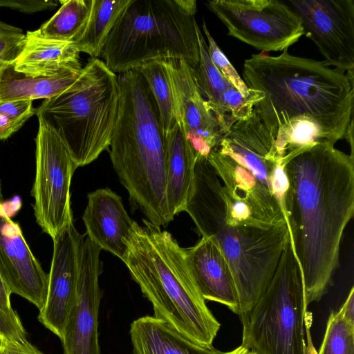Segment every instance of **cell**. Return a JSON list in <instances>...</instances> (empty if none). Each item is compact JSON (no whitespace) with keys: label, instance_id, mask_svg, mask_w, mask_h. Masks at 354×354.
Wrapping results in <instances>:
<instances>
[{"label":"cell","instance_id":"obj_29","mask_svg":"<svg viewBox=\"0 0 354 354\" xmlns=\"http://www.w3.org/2000/svg\"><path fill=\"white\" fill-rule=\"evenodd\" d=\"M34 114L31 100L0 101V140L17 131Z\"/></svg>","mask_w":354,"mask_h":354},{"label":"cell","instance_id":"obj_25","mask_svg":"<svg viewBox=\"0 0 354 354\" xmlns=\"http://www.w3.org/2000/svg\"><path fill=\"white\" fill-rule=\"evenodd\" d=\"M145 78L157 104L166 138L178 125L175 96L165 60L147 63L136 68Z\"/></svg>","mask_w":354,"mask_h":354},{"label":"cell","instance_id":"obj_5","mask_svg":"<svg viewBox=\"0 0 354 354\" xmlns=\"http://www.w3.org/2000/svg\"><path fill=\"white\" fill-rule=\"evenodd\" d=\"M135 221L124 264L151 303L154 317L171 324L196 342L212 345L221 327L192 277L185 248L167 231Z\"/></svg>","mask_w":354,"mask_h":354},{"label":"cell","instance_id":"obj_38","mask_svg":"<svg viewBox=\"0 0 354 354\" xmlns=\"http://www.w3.org/2000/svg\"><path fill=\"white\" fill-rule=\"evenodd\" d=\"M344 138H346L347 140V141L348 142V143L350 144V146H351V155L350 156L351 158H353V119L351 121V122L347 128Z\"/></svg>","mask_w":354,"mask_h":354},{"label":"cell","instance_id":"obj_16","mask_svg":"<svg viewBox=\"0 0 354 354\" xmlns=\"http://www.w3.org/2000/svg\"><path fill=\"white\" fill-rule=\"evenodd\" d=\"M0 274L10 292L41 311L46 303L48 274L32 253L19 225L0 207Z\"/></svg>","mask_w":354,"mask_h":354},{"label":"cell","instance_id":"obj_34","mask_svg":"<svg viewBox=\"0 0 354 354\" xmlns=\"http://www.w3.org/2000/svg\"><path fill=\"white\" fill-rule=\"evenodd\" d=\"M0 354H43L27 339L13 341L4 339Z\"/></svg>","mask_w":354,"mask_h":354},{"label":"cell","instance_id":"obj_20","mask_svg":"<svg viewBox=\"0 0 354 354\" xmlns=\"http://www.w3.org/2000/svg\"><path fill=\"white\" fill-rule=\"evenodd\" d=\"M132 354H234L205 345L183 334L169 322L145 316L130 326Z\"/></svg>","mask_w":354,"mask_h":354},{"label":"cell","instance_id":"obj_10","mask_svg":"<svg viewBox=\"0 0 354 354\" xmlns=\"http://www.w3.org/2000/svg\"><path fill=\"white\" fill-rule=\"evenodd\" d=\"M35 144L34 213L37 224L53 239L73 223L70 187L77 166L59 136L41 121Z\"/></svg>","mask_w":354,"mask_h":354},{"label":"cell","instance_id":"obj_35","mask_svg":"<svg viewBox=\"0 0 354 354\" xmlns=\"http://www.w3.org/2000/svg\"><path fill=\"white\" fill-rule=\"evenodd\" d=\"M10 295L11 292L0 274V308L8 314L15 315L16 313L12 310L10 304Z\"/></svg>","mask_w":354,"mask_h":354},{"label":"cell","instance_id":"obj_11","mask_svg":"<svg viewBox=\"0 0 354 354\" xmlns=\"http://www.w3.org/2000/svg\"><path fill=\"white\" fill-rule=\"evenodd\" d=\"M227 35L263 51H283L304 35L299 17L279 0H212L205 3Z\"/></svg>","mask_w":354,"mask_h":354},{"label":"cell","instance_id":"obj_8","mask_svg":"<svg viewBox=\"0 0 354 354\" xmlns=\"http://www.w3.org/2000/svg\"><path fill=\"white\" fill-rule=\"evenodd\" d=\"M301 272L290 239L274 275L241 320V346L257 354H304L307 312Z\"/></svg>","mask_w":354,"mask_h":354},{"label":"cell","instance_id":"obj_21","mask_svg":"<svg viewBox=\"0 0 354 354\" xmlns=\"http://www.w3.org/2000/svg\"><path fill=\"white\" fill-rule=\"evenodd\" d=\"M166 139V200L174 220L184 212L193 191L196 158L178 124Z\"/></svg>","mask_w":354,"mask_h":354},{"label":"cell","instance_id":"obj_19","mask_svg":"<svg viewBox=\"0 0 354 354\" xmlns=\"http://www.w3.org/2000/svg\"><path fill=\"white\" fill-rule=\"evenodd\" d=\"M11 65L15 72L29 77H51L82 70L73 43L44 38L37 30L25 34L21 51Z\"/></svg>","mask_w":354,"mask_h":354},{"label":"cell","instance_id":"obj_41","mask_svg":"<svg viewBox=\"0 0 354 354\" xmlns=\"http://www.w3.org/2000/svg\"><path fill=\"white\" fill-rule=\"evenodd\" d=\"M4 338L3 337V336L0 334V350L2 348V346H3V342H4Z\"/></svg>","mask_w":354,"mask_h":354},{"label":"cell","instance_id":"obj_1","mask_svg":"<svg viewBox=\"0 0 354 354\" xmlns=\"http://www.w3.org/2000/svg\"><path fill=\"white\" fill-rule=\"evenodd\" d=\"M243 81L261 97L252 111L288 158L316 142L344 139L353 119V78L323 61L284 50L277 56L253 54Z\"/></svg>","mask_w":354,"mask_h":354},{"label":"cell","instance_id":"obj_23","mask_svg":"<svg viewBox=\"0 0 354 354\" xmlns=\"http://www.w3.org/2000/svg\"><path fill=\"white\" fill-rule=\"evenodd\" d=\"M131 0H92L87 24L74 43L80 53L100 57L106 39Z\"/></svg>","mask_w":354,"mask_h":354},{"label":"cell","instance_id":"obj_3","mask_svg":"<svg viewBox=\"0 0 354 354\" xmlns=\"http://www.w3.org/2000/svg\"><path fill=\"white\" fill-rule=\"evenodd\" d=\"M186 212L198 232L212 239L226 259L239 303V317L252 311L270 283L290 239L288 223L254 224L230 216L223 187L207 158H197Z\"/></svg>","mask_w":354,"mask_h":354},{"label":"cell","instance_id":"obj_18","mask_svg":"<svg viewBox=\"0 0 354 354\" xmlns=\"http://www.w3.org/2000/svg\"><path fill=\"white\" fill-rule=\"evenodd\" d=\"M186 259L194 281L205 300L227 306L239 315L238 295L230 266L217 244L202 236L185 248Z\"/></svg>","mask_w":354,"mask_h":354},{"label":"cell","instance_id":"obj_24","mask_svg":"<svg viewBox=\"0 0 354 354\" xmlns=\"http://www.w3.org/2000/svg\"><path fill=\"white\" fill-rule=\"evenodd\" d=\"M57 12L37 30L43 37L75 43L82 33L89 18L92 0L59 1Z\"/></svg>","mask_w":354,"mask_h":354},{"label":"cell","instance_id":"obj_7","mask_svg":"<svg viewBox=\"0 0 354 354\" xmlns=\"http://www.w3.org/2000/svg\"><path fill=\"white\" fill-rule=\"evenodd\" d=\"M119 100L116 73L99 58H90L77 81L43 102L35 114L57 132L79 167L109 149Z\"/></svg>","mask_w":354,"mask_h":354},{"label":"cell","instance_id":"obj_39","mask_svg":"<svg viewBox=\"0 0 354 354\" xmlns=\"http://www.w3.org/2000/svg\"><path fill=\"white\" fill-rule=\"evenodd\" d=\"M245 348L242 347L241 346H239L236 349H234V354H243Z\"/></svg>","mask_w":354,"mask_h":354},{"label":"cell","instance_id":"obj_26","mask_svg":"<svg viewBox=\"0 0 354 354\" xmlns=\"http://www.w3.org/2000/svg\"><path fill=\"white\" fill-rule=\"evenodd\" d=\"M196 33L199 61L197 66L193 68L194 78L201 95L223 126L221 118L220 99L222 93L232 85L213 64L208 54L207 42L198 25L196 27ZM224 128L225 129V127Z\"/></svg>","mask_w":354,"mask_h":354},{"label":"cell","instance_id":"obj_33","mask_svg":"<svg viewBox=\"0 0 354 354\" xmlns=\"http://www.w3.org/2000/svg\"><path fill=\"white\" fill-rule=\"evenodd\" d=\"M57 6L53 0H0V7H6L24 12H35L52 9Z\"/></svg>","mask_w":354,"mask_h":354},{"label":"cell","instance_id":"obj_32","mask_svg":"<svg viewBox=\"0 0 354 354\" xmlns=\"http://www.w3.org/2000/svg\"><path fill=\"white\" fill-rule=\"evenodd\" d=\"M0 334L5 339L24 341L26 339V330L17 315H10L0 308Z\"/></svg>","mask_w":354,"mask_h":354},{"label":"cell","instance_id":"obj_12","mask_svg":"<svg viewBox=\"0 0 354 354\" xmlns=\"http://www.w3.org/2000/svg\"><path fill=\"white\" fill-rule=\"evenodd\" d=\"M299 17L304 35L317 46L328 66L354 68V0H287Z\"/></svg>","mask_w":354,"mask_h":354},{"label":"cell","instance_id":"obj_42","mask_svg":"<svg viewBox=\"0 0 354 354\" xmlns=\"http://www.w3.org/2000/svg\"><path fill=\"white\" fill-rule=\"evenodd\" d=\"M2 197H1V186H0V207L2 205Z\"/></svg>","mask_w":354,"mask_h":354},{"label":"cell","instance_id":"obj_27","mask_svg":"<svg viewBox=\"0 0 354 354\" xmlns=\"http://www.w3.org/2000/svg\"><path fill=\"white\" fill-rule=\"evenodd\" d=\"M317 354H354V323L339 310L330 313Z\"/></svg>","mask_w":354,"mask_h":354},{"label":"cell","instance_id":"obj_31","mask_svg":"<svg viewBox=\"0 0 354 354\" xmlns=\"http://www.w3.org/2000/svg\"><path fill=\"white\" fill-rule=\"evenodd\" d=\"M24 38L22 30L0 21V71L14 62L21 51Z\"/></svg>","mask_w":354,"mask_h":354},{"label":"cell","instance_id":"obj_30","mask_svg":"<svg viewBox=\"0 0 354 354\" xmlns=\"http://www.w3.org/2000/svg\"><path fill=\"white\" fill-rule=\"evenodd\" d=\"M202 28L203 33L207 40V51L213 64L235 88L244 96H248L251 92V89L248 87L233 65L218 46L210 34L204 20Z\"/></svg>","mask_w":354,"mask_h":354},{"label":"cell","instance_id":"obj_6","mask_svg":"<svg viewBox=\"0 0 354 354\" xmlns=\"http://www.w3.org/2000/svg\"><path fill=\"white\" fill-rule=\"evenodd\" d=\"M197 12L192 0H131L109 34L100 57L113 73L149 62L199 61Z\"/></svg>","mask_w":354,"mask_h":354},{"label":"cell","instance_id":"obj_14","mask_svg":"<svg viewBox=\"0 0 354 354\" xmlns=\"http://www.w3.org/2000/svg\"><path fill=\"white\" fill-rule=\"evenodd\" d=\"M165 61L175 96L178 124L196 158H207L227 131L201 95L193 68L184 59Z\"/></svg>","mask_w":354,"mask_h":354},{"label":"cell","instance_id":"obj_17","mask_svg":"<svg viewBox=\"0 0 354 354\" xmlns=\"http://www.w3.org/2000/svg\"><path fill=\"white\" fill-rule=\"evenodd\" d=\"M82 220L85 235L101 250L124 262L135 221L129 216L122 198L108 187L89 193Z\"/></svg>","mask_w":354,"mask_h":354},{"label":"cell","instance_id":"obj_28","mask_svg":"<svg viewBox=\"0 0 354 354\" xmlns=\"http://www.w3.org/2000/svg\"><path fill=\"white\" fill-rule=\"evenodd\" d=\"M261 97L260 92L253 89L247 97L233 86L225 90L220 99L221 118L225 129L229 131L236 121L248 118L252 112L253 105Z\"/></svg>","mask_w":354,"mask_h":354},{"label":"cell","instance_id":"obj_37","mask_svg":"<svg viewBox=\"0 0 354 354\" xmlns=\"http://www.w3.org/2000/svg\"><path fill=\"white\" fill-rule=\"evenodd\" d=\"M306 348L304 354H317V351L315 350L314 345L313 344V341L311 339L310 335V320L308 321L306 325Z\"/></svg>","mask_w":354,"mask_h":354},{"label":"cell","instance_id":"obj_13","mask_svg":"<svg viewBox=\"0 0 354 354\" xmlns=\"http://www.w3.org/2000/svg\"><path fill=\"white\" fill-rule=\"evenodd\" d=\"M101 249L86 236L79 249L78 277L75 300L62 339L63 354H101L98 341V313L102 292Z\"/></svg>","mask_w":354,"mask_h":354},{"label":"cell","instance_id":"obj_22","mask_svg":"<svg viewBox=\"0 0 354 354\" xmlns=\"http://www.w3.org/2000/svg\"><path fill=\"white\" fill-rule=\"evenodd\" d=\"M82 71L51 77H29L15 72L9 65L0 71V101L50 99L72 86Z\"/></svg>","mask_w":354,"mask_h":354},{"label":"cell","instance_id":"obj_9","mask_svg":"<svg viewBox=\"0 0 354 354\" xmlns=\"http://www.w3.org/2000/svg\"><path fill=\"white\" fill-rule=\"evenodd\" d=\"M207 159L227 197L244 203L256 220L269 225L286 222L289 183L281 160L267 159L227 135Z\"/></svg>","mask_w":354,"mask_h":354},{"label":"cell","instance_id":"obj_15","mask_svg":"<svg viewBox=\"0 0 354 354\" xmlns=\"http://www.w3.org/2000/svg\"><path fill=\"white\" fill-rule=\"evenodd\" d=\"M83 236L72 223L52 239L47 297L38 319L60 340L76 295L79 249Z\"/></svg>","mask_w":354,"mask_h":354},{"label":"cell","instance_id":"obj_2","mask_svg":"<svg viewBox=\"0 0 354 354\" xmlns=\"http://www.w3.org/2000/svg\"><path fill=\"white\" fill-rule=\"evenodd\" d=\"M327 140L281 160L289 188L285 215L307 306L326 294L354 212V160Z\"/></svg>","mask_w":354,"mask_h":354},{"label":"cell","instance_id":"obj_40","mask_svg":"<svg viewBox=\"0 0 354 354\" xmlns=\"http://www.w3.org/2000/svg\"><path fill=\"white\" fill-rule=\"evenodd\" d=\"M243 354H257V353L252 350L245 348L244 351H243Z\"/></svg>","mask_w":354,"mask_h":354},{"label":"cell","instance_id":"obj_4","mask_svg":"<svg viewBox=\"0 0 354 354\" xmlns=\"http://www.w3.org/2000/svg\"><path fill=\"white\" fill-rule=\"evenodd\" d=\"M120 100L109 149L133 205L160 227L173 221L166 200L167 139L149 87L136 69L118 75Z\"/></svg>","mask_w":354,"mask_h":354},{"label":"cell","instance_id":"obj_36","mask_svg":"<svg viewBox=\"0 0 354 354\" xmlns=\"http://www.w3.org/2000/svg\"><path fill=\"white\" fill-rule=\"evenodd\" d=\"M342 313L343 316L349 322L354 323V288H351L348 295L339 309Z\"/></svg>","mask_w":354,"mask_h":354}]
</instances>
